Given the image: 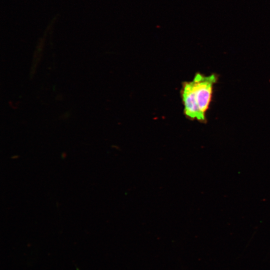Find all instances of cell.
I'll use <instances>...</instances> for the list:
<instances>
[{
  "label": "cell",
  "instance_id": "2",
  "mask_svg": "<svg viewBox=\"0 0 270 270\" xmlns=\"http://www.w3.org/2000/svg\"><path fill=\"white\" fill-rule=\"evenodd\" d=\"M182 97L184 105V113L188 118L199 120H204L198 106L192 82H185L182 90Z\"/></svg>",
  "mask_w": 270,
  "mask_h": 270
},
{
  "label": "cell",
  "instance_id": "1",
  "mask_svg": "<svg viewBox=\"0 0 270 270\" xmlns=\"http://www.w3.org/2000/svg\"><path fill=\"white\" fill-rule=\"evenodd\" d=\"M216 81L214 74L204 76L198 73L192 81L195 98L202 114L204 116L208 108L212 94V86Z\"/></svg>",
  "mask_w": 270,
  "mask_h": 270
}]
</instances>
